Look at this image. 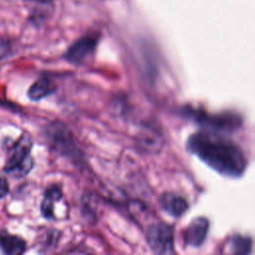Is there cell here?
Here are the masks:
<instances>
[{
  "label": "cell",
  "instance_id": "cell-1",
  "mask_svg": "<svg viewBox=\"0 0 255 255\" xmlns=\"http://www.w3.org/2000/svg\"><path fill=\"white\" fill-rule=\"evenodd\" d=\"M185 148L221 175L239 178L246 170L247 159L242 148L216 131L201 129L191 133Z\"/></svg>",
  "mask_w": 255,
  "mask_h": 255
},
{
  "label": "cell",
  "instance_id": "cell-2",
  "mask_svg": "<svg viewBox=\"0 0 255 255\" xmlns=\"http://www.w3.org/2000/svg\"><path fill=\"white\" fill-rule=\"evenodd\" d=\"M184 113L193 122L208 130L216 132H231L241 127L242 119L239 115L225 112L219 114H208L193 108L184 109Z\"/></svg>",
  "mask_w": 255,
  "mask_h": 255
},
{
  "label": "cell",
  "instance_id": "cell-3",
  "mask_svg": "<svg viewBox=\"0 0 255 255\" xmlns=\"http://www.w3.org/2000/svg\"><path fill=\"white\" fill-rule=\"evenodd\" d=\"M32 140L29 135L24 134L14 143L8 159L4 165V170L15 177L27 175L34 165L31 155Z\"/></svg>",
  "mask_w": 255,
  "mask_h": 255
},
{
  "label": "cell",
  "instance_id": "cell-4",
  "mask_svg": "<svg viewBox=\"0 0 255 255\" xmlns=\"http://www.w3.org/2000/svg\"><path fill=\"white\" fill-rule=\"evenodd\" d=\"M46 136L51 147L58 153L70 159L81 160V152L65 125L60 122L51 123L46 128Z\"/></svg>",
  "mask_w": 255,
  "mask_h": 255
},
{
  "label": "cell",
  "instance_id": "cell-5",
  "mask_svg": "<svg viewBox=\"0 0 255 255\" xmlns=\"http://www.w3.org/2000/svg\"><path fill=\"white\" fill-rule=\"evenodd\" d=\"M145 239L155 254H174V232L172 226L164 222L153 223L145 231Z\"/></svg>",
  "mask_w": 255,
  "mask_h": 255
},
{
  "label": "cell",
  "instance_id": "cell-6",
  "mask_svg": "<svg viewBox=\"0 0 255 255\" xmlns=\"http://www.w3.org/2000/svg\"><path fill=\"white\" fill-rule=\"evenodd\" d=\"M98 42L99 37L97 35H85L68 48L64 58L71 64L80 65L94 53Z\"/></svg>",
  "mask_w": 255,
  "mask_h": 255
},
{
  "label": "cell",
  "instance_id": "cell-7",
  "mask_svg": "<svg viewBox=\"0 0 255 255\" xmlns=\"http://www.w3.org/2000/svg\"><path fill=\"white\" fill-rule=\"evenodd\" d=\"M209 220L206 217L199 216L192 219L182 232V240L185 245L191 247H200L208 234Z\"/></svg>",
  "mask_w": 255,
  "mask_h": 255
},
{
  "label": "cell",
  "instance_id": "cell-8",
  "mask_svg": "<svg viewBox=\"0 0 255 255\" xmlns=\"http://www.w3.org/2000/svg\"><path fill=\"white\" fill-rule=\"evenodd\" d=\"M160 208L174 218L182 216L189 208V203L185 197L175 192H163L159 197Z\"/></svg>",
  "mask_w": 255,
  "mask_h": 255
},
{
  "label": "cell",
  "instance_id": "cell-9",
  "mask_svg": "<svg viewBox=\"0 0 255 255\" xmlns=\"http://www.w3.org/2000/svg\"><path fill=\"white\" fill-rule=\"evenodd\" d=\"M0 248L8 255H20L26 250V242L19 236L6 230L0 231Z\"/></svg>",
  "mask_w": 255,
  "mask_h": 255
},
{
  "label": "cell",
  "instance_id": "cell-10",
  "mask_svg": "<svg viewBox=\"0 0 255 255\" xmlns=\"http://www.w3.org/2000/svg\"><path fill=\"white\" fill-rule=\"evenodd\" d=\"M56 90V87L52 80L43 75L39 79H37L28 90V97L32 101H40L43 98L51 95Z\"/></svg>",
  "mask_w": 255,
  "mask_h": 255
},
{
  "label": "cell",
  "instance_id": "cell-11",
  "mask_svg": "<svg viewBox=\"0 0 255 255\" xmlns=\"http://www.w3.org/2000/svg\"><path fill=\"white\" fill-rule=\"evenodd\" d=\"M62 196V189L57 184H52L45 190L44 198L41 203V212L45 218L50 219L54 217V203L55 201H59Z\"/></svg>",
  "mask_w": 255,
  "mask_h": 255
},
{
  "label": "cell",
  "instance_id": "cell-12",
  "mask_svg": "<svg viewBox=\"0 0 255 255\" xmlns=\"http://www.w3.org/2000/svg\"><path fill=\"white\" fill-rule=\"evenodd\" d=\"M230 250L233 254L237 255H246L251 252L252 248V240L249 236H243V235H233L230 240Z\"/></svg>",
  "mask_w": 255,
  "mask_h": 255
},
{
  "label": "cell",
  "instance_id": "cell-13",
  "mask_svg": "<svg viewBox=\"0 0 255 255\" xmlns=\"http://www.w3.org/2000/svg\"><path fill=\"white\" fill-rule=\"evenodd\" d=\"M11 53V43L8 39L0 37V60L8 57Z\"/></svg>",
  "mask_w": 255,
  "mask_h": 255
},
{
  "label": "cell",
  "instance_id": "cell-14",
  "mask_svg": "<svg viewBox=\"0 0 255 255\" xmlns=\"http://www.w3.org/2000/svg\"><path fill=\"white\" fill-rule=\"evenodd\" d=\"M9 191V185L8 181L5 176L0 175V198L4 197Z\"/></svg>",
  "mask_w": 255,
  "mask_h": 255
},
{
  "label": "cell",
  "instance_id": "cell-15",
  "mask_svg": "<svg viewBox=\"0 0 255 255\" xmlns=\"http://www.w3.org/2000/svg\"><path fill=\"white\" fill-rule=\"evenodd\" d=\"M30 1H37V2H50V1H54V0H30Z\"/></svg>",
  "mask_w": 255,
  "mask_h": 255
}]
</instances>
